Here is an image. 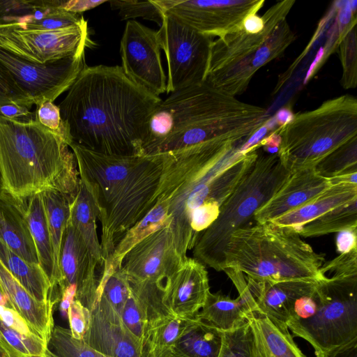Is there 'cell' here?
Wrapping results in <instances>:
<instances>
[{"mask_svg": "<svg viewBox=\"0 0 357 357\" xmlns=\"http://www.w3.org/2000/svg\"><path fill=\"white\" fill-rule=\"evenodd\" d=\"M35 121L53 132L70 146L72 143L67 127L62 121L59 106L50 101H45L36 106Z\"/></svg>", "mask_w": 357, "mask_h": 357, "instance_id": "cell-42", "label": "cell"}, {"mask_svg": "<svg viewBox=\"0 0 357 357\" xmlns=\"http://www.w3.org/2000/svg\"><path fill=\"white\" fill-rule=\"evenodd\" d=\"M316 357H357V340L333 351L317 355Z\"/></svg>", "mask_w": 357, "mask_h": 357, "instance_id": "cell-50", "label": "cell"}, {"mask_svg": "<svg viewBox=\"0 0 357 357\" xmlns=\"http://www.w3.org/2000/svg\"><path fill=\"white\" fill-rule=\"evenodd\" d=\"M0 192L15 200L49 189L75 197L79 173L63 139L33 120L0 116Z\"/></svg>", "mask_w": 357, "mask_h": 357, "instance_id": "cell-5", "label": "cell"}, {"mask_svg": "<svg viewBox=\"0 0 357 357\" xmlns=\"http://www.w3.org/2000/svg\"><path fill=\"white\" fill-rule=\"evenodd\" d=\"M0 282L15 310L29 327L47 343L54 327L53 308L59 301L52 296L48 302L36 301L14 278L0 261Z\"/></svg>", "mask_w": 357, "mask_h": 357, "instance_id": "cell-23", "label": "cell"}, {"mask_svg": "<svg viewBox=\"0 0 357 357\" xmlns=\"http://www.w3.org/2000/svg\"><path fill=\"white\" fill-rule=\"evenodd\" d=\"M245 279L255 300L256 310L285 327L294 317L297 301L311 295L318 283L302 280L270 282L247 277Z\"/></svg>", "mask_w": 357, "mask_h": 357, "instance_id": "cell-21", "label": "cell"}, {"mask_svg": "<svg viewBox=\"0 0 357 357\" xmlns=\"http://www.w3.org/2000/svg\"><path fill=\"white\" fill-rule=\"evenodd\" d=\"M329 179L314 167L291 172L278 192L254 214L256 223H264L305 204L327 190Z\"/></svg>", "mask_w": 357, "mask_h": 357, "instance_id": "cell-19", "label": "cell"}, {"mask_svg": "<svg viewBox=\"0 0 357 357\" xmlns=\"http://www.w3.org/2000/svg\"><path fill=\"white\" fill-rule=\"evenodd\" d=\"M0 116L19 121L27 123L35 120V112L22 105L8 103L0 105Z\"/></svg>", "mask_w": 357, "mask_h": 357, "instance_id": "cell-46", "label": "cell"}, {"mask_svg": "<svg viewBox=\"0 0 357 357\" xmlns=\"http://www.w3.org/2000/svg\"><path fill=\"white\" fill-rule=\"evenodd\" d=\"M190 319L171 314L155 324L146 335L144 356L155 357L172 349Z\"/></svg>", "mask_w": 357, "mask_h": 357, "instance_id": "cell-35", "label": "cell"}, {"mask_svg": "<svg viewBox=\"0 0 357 357\" xmlns=\"http://www.w3.org/2000/svg\"><path fill=\"white\" fill-rule=\"evenodd\" d=\"M343 67L342 84L345 89L356 88L357 83L356 28L351 27L340 42Z\"/></svg>", "mask_w": 357, "mask_h": 357, "instance_id": "cell-41", "label": "cell"}, {"mask_svg": "<svg viewBox=\"0 0 357 357\" xmlns=\"http://www.w3.org/2000/svg\"><path fill=\"white\" fill-rule=\"evenodd\" d=\"M169 203L167 199L155 197V202L146 215L131 227L116 245L114 251L106 261L120 267L125 255L137 243L153 232L168 227Z\"/></svg>", "mask_w": 357, "mask_h": 357, "instance_id": "cell-33", "label": "cell"}, {"mask_svg": "<svg viewBox=\"0 0 357 357\" xmlns=\"http://www.w3.org/2000/svg\"><path fill=\"white\" fill-rule=\"evenodd\" d=\"M157 34L167 59L166 93L169 94L203 83L213 38L165 14Z\"/></svg>", "mask_w": 357, "mask_h": 357, "instance_id": "cell-11", "label": "cell"}, {"mask_svg": "<svg viewBox=\"0 0 357 357\" xmlns=\"http://www.w3.org/2000/svg\"><path fill=\"white\" fill-rule=\"evenodd\" d=\"M0 63L10 73L36 106L45 101L53 102L68 91L86 66L84 52L40 64L26 61L1 49Z\"/></svg>", "mask_w": 357, "mask_h": 357, "instance_id": "cell-14", "label": "cell"}, {"mask_svg": "<svg viewBox=\"0 0 357 357\" xmlns=\"http://www.w3.org/2000/svg\"><path fill=\"white\" fill-rule=\"evenodd\" d=\"M355 198H357V184L341 183L331 185L305 204L270 222L278 226L297 229L302 225Z\"/></svg>", "mask_w": 357, "mask_h": 357, "instance_id": "cell-26", "label": "cell"}, {"mask_svg": "<svg viewBox=\"0 0 357 357\" xmlns=\"http://www.w3.org/2000/svg\"><path fill=\"white\" fill-rule=\"evenodd\" d=\"M275 131L281 137L277 153L291 172L314 167L321 160L357 139V100L344 95L316 109L294 114Z\"/></svg>", "mask_w": 357, "mask_h": 357, "instance_id": "cell-9", "label": "cell"}, {"mask_svg": "<svg viewBox=\"0 0 357 357\" xmlns=\"http://www.w3.org/2000/svg\"><path fill=\"white\" fill-rule=\"evenodd\" d=\"M8 103L31 109L34 101L18 85L10 73L0 63V105Z\"/></svg>", "mask_w": 357, "mask_h": 357, "instance_id": "cell-43", "label": "cell"}, {"mask_svg": "<svg viewBox=\"0 0 357 357\" xmlns=\"http://www.w3.org/2000/svg\"><path fill=\"white\" fill-rule=\"evenodd\" d=\"M266 109L204 82L162 100L149 118L142 155L167 153L213 140L246 142L269 119Z\"/></svg>", "mask_w": 357, "mask_h": 357, "instance_id": "cell-3", "label": "cell"}, {"mask_svg": "<svg viewBox=\"0 0 357 357\" xmlns=\"http://www.w3.org/2000/svg\"><path fill=\"white\" fill-rule=\"evenodd\" d=\"M161 101L121 66H86L59 108L71 144L106 155H142L146 122Z\"/></svg>", "mask_w": 357, "mask_h": 357, "instance_id": "cell-2", "label": "cell"}, {"mask_svg": "<svg viewBox=\"0 0 357 357\" xmlns=\"http://www.w3.org/2000/svg\"><path fill=\"white\" fill-rule=\"evenodd\" d=\"M42 193L54 257L52 289H57L61 281L60 255L64 231L70 218V205L75 197L56 189Z\"/></svg>", "mask_w": 357, "mask_h": 357, "instance_id": "cell-31", "label": "cell"}, {"mask_svg": "<svg viewBox=\"0 0 357 357\" xmlns=\"http://www.w3.org/2000/svg\"><path fill=\"white\" fill-rule=\"evenodd\" d=\"M223 257L224 268L238 270L257 281L319 282L325 278L321 272L324 255L315 252L296 229L271 222L234 231Z\"/></svg>", "mask_w": 357, "mask_h": 357, "instance_id": "cell-6", "label": "cell"}, {"mask_svg": "<svg viewBox=\"0 0 357 357\" xmlns=\"http://www.w3.org/2000/svg\"><path fill=\"white\" fill-rule=\"evenodd\" d=\"M0 357H10V356L3 349L0 348Z\"/></svg>", "mask_w": 357, "mask_h": 357, "instance_id": "cell-55", "label": "cell"}, {"mask_svg": "<svg viewBox=\"0 0 357 357\" xmlns=\"http://www.w3.org/2000/svg\"><path fill=\"white\" fill-rule=\"evenodd\" d=\"M107 1H89V0H71V1H62L61 6L63 9L77 14H82V13L95 8Z\"/></svg>", "mask_w": 357, "mask_h": 357, "instance_id": "cell-48", "label": "cell"}, {"mask_svg": "<svg viewBox=\"0 0 357 357\" xmlns=\"http://www.w3.org/2000/svg\"><path fill=\"white\" fill-rule=\"evenodd\" d=\"M98 215L97 206L89 188L79 178L77 192L70 205L69 222L93 257L103 266L105 259L97 234Z\"/></svg>", "mask_w": 357, "mask_h": 357, "instance_id": "cell-29", "label": "cell"}, {"mask_svg": "<svg viewBox=\"0 0 357 357\" xmlns=\"http://www.w3.org/2000/svg\"><path fill=\"white\" fill-rule=\"evenodd\" d=\"M67 317L72 336L78 340L84 339L91 325V310L75 299L68 308Z\"/></svg>", "mask_w": 357, "mask_h": 357, "instance_id": "cell-44", "label": "cell"}, {"mask_svg": "<svg viewBox=\"0 0 357 357\" xmlns=\"http://www.w3.org/2000/svg\"><path fill=\"white\" fill-rule=\"evenodd\" d=\"M256 357H306L294 342L287 327L257 310L247 315Z\"/></svg>", "mask_w": 357, "mask_h": 357, "instance_id": "cell-25", "label": "cell"}, {"mask_svg": "<svg viewBox=\"0 0 357 357\" xmlns=\"http://www.w3.org/2000/svg\"><path fill=\"white\" fill-rule=\"evenodd\" d=\"M184 260L177 252L168 226L135 245L123 257L120 270L130 282L163 283Z\"/></svg>", "mask_w": 357, "mask_h": 357, "instance_id": "cell-16", "label": "cell"}, {"mask_svg": "<svg viewBox=\"0 0 357 357\" xmlns=\"http://www.w3.org/2000/svg\"><path fill=\"white\" fill-rule=\"evenodd\" d=\"M357 172L341 174L340 175L329 178L331 185L341 183L357 184Z\"/></svg>", "mask_w": 357, "mask_h": 357, "instance_id": "cell-51", "label": "cell"}, {"mask_svg": "<svg viewBox=\"0 0 357 357\" xmlns=\"http://www.w3.org/2000/svg\"><path fill=\"white\" fill-rule=\"evenodd\" d=\"M84 340L107 357H145L141 343L123 325L121 317L94 305Z\"/></svg>", "mask_w": 357, "mask_h": 357, "instance_id": "cell-22", "label": "cell"}, {"mask_svg": "<svg viewBox=\"0 0 357 357\" xmlns=\"http://www.w3.org/2000/svg\"><path fill=\"white\" fill-rule=\"evenodd\" d=\"M1 176H0V187H1Z\"/></svg>", "mask_w": 357, "mask_h": 357, "instance_id": "cell-56", "label": "cell"}, {"mask_svg": "<svg viewBox=\"0 0 357 357\" xmlns=\"http://www.w3.org/2000/svg\"><path fill=\"white\" fill-rule=\"evenodd\" d=\"M0 261L36 301L46 303L53 296L51 283L39 264L26 261L1 240Z\"/></svg>", "mask_w": 357, "mask_h": 357, "instance_id": "cell-32", "label": "cell"}, {"mask_svg": "<svg viewBox=\"0 0 357 357\" xmlns=\"http://www.w3.org/2000/svg\"><path fill=\"white\" fill-rule=\"evenodd\" d=\"M218 357H256L252 331L248 320L236 329L224 332Z\"/></svg>", "mask_w": 357, "mask_h": 357, "instance_id": "cell-39", "label": "cell"}, {"mask_svg": "<svg viewBox=\"0 0 357 357\" xmlns=\"http://www.w3.org/2000/svg\"><path fill=\"white\" fill-rule=\"evenodd\" d=\"M294 3L284 0L271 6L262 15L264 26L260 32H248L241 25L213 40L204 82L234 97L243 93L257 71L295 40L287 20Z\"/></svg>", "mask_w": 357, "mask_h": 357, "instance_id": "cell-7", "label": "cell"}, {"mask_svg": "<svg viewBox=\"0 0 357 357\" xmlns=\"http://www.w3.org/2000/svg\"><path fill=\"white\" fill-rule=\"evenodd\" d=\"M244 144L213 140L165 153L155 196L169 200V227L183 260L257 158L259 148L245 151Z\"/></svg>", "mask_w": 357, "mask_h": 357, "instance_id": "cell-1", "label": "cell"}, {"mask_svg": "<svg viewBox=\"0 0 357 357\" xmlns=\"http://www.w3.org/2000/svg\"><path fill=\"white\" fill-rule=\"evenodd\" d=\"M160 51L157 31L128 21L120 44L121 67L130 79L157 96L167 88Z\"/></svg>", "mask_w": 357, "mask_h": 357, "instance_id": "cell-15", "label": "cell"}, {"mask_svg": "<svg viewBox=\"0 0 357 357\" xmlns=\"http://www.w3.org/2000/svg\"><path fill=\"white\" fill-rule=\"evenodd\" d=\"M155 357H178V356H176L172 351V349L168 350V351H166L165 352L157 356H155Z\"/></svg>", "mask_w": 357, "mask_h": 357, "instance_id": "cell-54", "label": "cell"}, {"mask_svg": "<svg viewBox=\"0 0 357 357\" xmlns=\"http://www.w3.org/2000/svg\"><path fill=\"white\" fill-rule=\"evenodd\" d=\"M15 201L21 206L28 223L37 251L39 266L52 285L54 275L53 250L42 193Z\"/></svg>", "mask_w": 357, "mask_h": 357, "instance_id": "cell-28", "label": "cell"}, {"mask_svg": "<svg viewBox=\"0 0 357 357\" xmlns=\"http://www.w3.org/2000/svg\"><path fill=\"white\" fill-rule=\"evenodd\" d=\"M163 14L204 35L220 37L257 14L264 0H156Z\"/></svg>", "mask_w": 357, "mask_h": 357, "instance_id": "cell-13", "label": "cell"}, {"mask_svg": "<svg viewBox=\"0 0 357 357\" xmlns=\"http://www.w3.org/2000/svg\"><path fill=\"white\" fill-rule=\"evenodd\" d=\"M0 240L26 261L39 264L37 251L21 206L0 192Z\"/></svg>", "mask_w": 357, "mask_h": 357, "instance_id": "cell-24", "label": "cell"}, {"mask_svg": "<svg viewBox=\"0 0 357 357\" xmlns=\"http://www.w3.org/2000/svg\"><path fill=\"white\" fill-rule=\"evenodd\" d=\"M210 287L206 266L186 257L180 267L165 280L162 300L175 316L192 319L204 305Z\"/></svg>", "mask_w": 357, "mask_h": 357, "instance_id": "cell-18", "label": "cell"}, {"mask_svg": "<svg viewBox=\"0 0 357 357\" xmlns=\"http://www.w3.org/2000/svg\"><path fill=\"white\" fill-rule=\"evenodd\" d=\"M291 172L277 153L259 151L250 169L222 203L215 220L198 236L193 258L217 271L224 268V251L231 235L247 226L255 212L280 188Z\"/></svg>", "mask_w": 357, "mask_h": 357, "instance_id": "cell-8", "label": "cell"}, {"mask_svg": "<svg viewBox=\"0 0 357 357\" xmlns=\"http://www.w3.org/2000/svg\"><path fill=\"white\" fill-rule=\"evenodd\" d=\"M0 305L4 306V307L10 308V309L15 310L14 307L12 305L11 302L10 301L8 296L5 293L4 290L3 289L1 282H0Z\"/></svg>", "mask_w": 357, "mask_h": 357, "instance_id": "cell-53", "label": "cell"}, {"mask_svg": "<svg viewBox=\"0 0 357 357\" xmlns=\"http://www.w3.org/2000/svg\"><path fill=\"white\" fill-rule=\"evenodd\" d=\"M294 114L289 107L280 109L275 116V119L279 127L288 123L293 119Z\"/></svg>", "mask_w": 357, "mask_h": 357, "instance_id": "cell-52", "label": "cell"}, {"mask_svg": "<svg viewBox=\"0 0 357 357\" xmlns=\"http://www.w3.org/2000/svg\"><path fill=\"white\" fill-rule=\"evenodd\" d=\"M129 283V295L121 319L123 325L144 348L149 330L159 321L173 314L163 303V283L130 281Z\"/></svg>", "mask_w": 357, "mask_h": 357, "instance_id": "cell-20", "label": "cell"}, {"mask_svg": "<svg viewBox=\"0 0 357 357\" xmlns=\"http://www.w3.org/2000/svg\"><path fill=\"white\" fill-rule=\"evenodd\" d=\"M98 267L102 268L103 266L93 257L68 220L61 248V281L58 286L59 291L66 287L75 289V300L91 310L96 300L100 280L96 272Z\"/></svg>", "mask_w": 357, "mask_h": 357, "instance_id": "cell-17", "label": "cell"}, {"mask_svg": "<svg viewBox=\"0 0 357 357\" xmlns=\"http://www.w3.org/2000/svg\"><path fill=\"white\" fill-rule=\"evenodd\" d=\"M281 143L280 135L274 130L267 137H264L259 142V146L262 150L269 154H275L279 150Z\"/></svg>", "mask_w": 357, "mask_h": 357, "instance_id": "cell-49", "label": "cell"}, {"mask_svg": "<svg viewBox=\"0 0 357 357\" xmlns=\"http://www.w3.org/2000/svg\"><path fill=\"white\" fill-rule=\"evenodd\" d=\"M224 332L195 317L172 351L178 357H218Z\"/></svg>", "mask_w": 357, "mask_h": 357, "instance_id": "cell-30", "label": "cell"}, {"mask_svg": "<svg viewBox=\"0 0 357 357\" xmlns=\"http://www.w3.org/2000/svg\"><path fill=\"white\" fill-rule=\"evenodd\" d=\"M0 348L10 357H45L47 343L39 337L20 333L0 315Z\"/></svg>", "mask_w": 357, "mask_h": 357, "instance_id": "cell-36", "label": "cell"}, {"mask_svg": "<svg viewBox=\"0 0 357 357\" xmlns=\"http://www.w3.org/2000/svg\"><path fill=\"white\" fill-rule=\"evenodd\" d=\"M256 310L255 302L241 296L232 299L220 292L208 293L197 317L219 330L233 331L247 321V315Z\"/></svg>", "mask_w": 357, "mask_h": 357, "instance_id": "cell-27", "label": "cell"}, {"mask_svg": "<svg viewBox=\"0 0 357 357\" xmlns=\"http://www.w3.org/2000/svg\"><path fill=\"white\" fill-rule=\"evenodd\" d=\"M337 249L341 254L357 248V229H347L338 232Z\"/></svg>", "mask_w": 357, "mask_h": 357, "instance_id": "cell-47", "label": "cell"}, {"mask_svg": "<svg viewBox=\"0 0 357 357\" xmlns=\"http://www.w3.org/2000/svg\"><path fill=\"white\" fill-rule=\"evenodd\" d=\"M320 176L329 178L357 172V139H354L321 160L314 167Z\"/></svg>", "mask_w": 357, "mask_h": 357, "instance_id": "cell-38", "label": "cell"}, {"mask_svg": "<svg viewBox=\"0 0 357 357\" xmlns=\"http://www.w3.org/2000/svg\"><path fill=\"white\" fill-rule=\"evenodd\" d=\"M313 297L312 314L287 325L295 336L308 342L316 356L357 340V275L325 276Z\"/></svg>", "mask_w": 357, "mask_h": 357, "instance_id": "cell-10", "label": "cell"}, {"mask_svg": "<svg viewBox=\"0 0 357 357\" xmlns=\"http://www.w3.org/2000/svg\"><path fill=\"white\" fill-rule=\"evenodd\" d=\"M91 44L86 20L51 31L20 30L0 25V49L40 64L79 55Z\"/></svg>", "mask_w": 357, "mask_h": 357, "instance_id": "cell-12", "label": "cell"}, {"mask_svg": "<svg viewBox=\"0 0 357 357\" xmlns=\"http://www.w3.org/2000/svg\"><path fill=\"white\" fill-rule=\"evenodd\" d=\"M357 229V198L296 229L301 236L315 237Z\"/></svg>", "mask_w": 357, "mask_h": 357, "instance_id": "cell-34", "label": "cell"}, {"mask_svg": "<svg viewBox=\"0 0 357 357\" xmlns=\"http://www.w3.org/2000/svg\"><path fill=\"white\" fill-rule=\"evenodd\" d=\"M45 357H107L84 339L74 338L69 329L54 326L47 343Z\"/></svg>", "mask_w": 357, "mask_h": 357, "instance_id": "cell-37", "label": "cell"}, {"mask_svg": "<svg viewBox=\"0 0 357 357\" xmlns=\"http://www.w3.org/2000/svg\"><path fill=\"white\" fill-rule=\"evenodd\" d=\"M79 178L89 188L101 225L100 245L105 261L125 234L141 220L155 202L165 153L113 155L75 144Z\"/></svg>", "mask_w": 357, "mask_h": 357, "instance_id": "cell-4", "label": "cell"}, {"mask_svg": "<svg viewBox=\"0 0 357 357\" xmlns=\"http://www.w3.org/2000/svg\"><path fill=\"white\" fill-rule=\"evenodd\" d=\"M321 272L324 276L327 274L357 275V248L341 253L335 259L324 263Z\"/></svg>", "mask_w": 357, "mask_h": 357, "instance_id": "cell-45", "label": "cell"}, {"mask_svg": "<svg viewBox=\"0 0 357 357\" xmlns=\"http://www.w3.org/2000/svg\"><path fill=\"white\" fill-rule=\"evenodd\" d=\"M110 7L117 10L121 20L142 17L154 21L160 26L164 14L154 0L139 1H109Z\"/></svg>", "mask_w": 357, "mask_h": 357, "instance_id": "cell-40", "label": "cell"}]
</instances>
